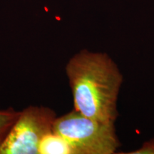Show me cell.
I'll return each instance as SVG.
<instances>
[{"label":"cell","instance_id":"1","mask_svg":"<svg viewBox=\"0 0 154 154\" xmlns=\"http://www.w3.org/2000/svg\"><path fill=\"white\" fill-rule=\"evenodd\" d=\"M66 73L74 110L101 122L114 123L122 76L112 59L84 49L69 59Z\"/></svg>","mask_w":154,"mask_h":154},{"label":"cell","instance_id":"2","mask_svg":"<svg viewBox=\"0 0 154 154\" xmlns=\"http://www.w3.org/2000/svg\"><path fill=\"white\" fill-rule=\"evenodd\" d=\"M53 131L68 141L75 154H112L119 146L114 123L88 118L74 109L57 117Z\"/></svg>","mask_w":154,"mask_h":154},{"label":"cell","instance_id":"3","mask_svg":"<svg viewBox=\"0 0 154 154\" xmlns=\"http://www.w3.org/2000/svg\"><path fill=\"white\" fill-rule=\"evenodd\" d=\"M57 117L49 107L25 108L0 145V154H38L40 141L52 131Z\"/></svg>","mask_w":154,"mask_h":154},{"label":"cell","instance_id":"4","mask_svg":"<svg viewBox=\"0 0 154 154\" xmlns=\"http://www.w3.org/2000/svg\"><path fill=\"white\" fill-rule=\"evenodd\" d=\"M38 154H75L66 139L54 131L44 136L39 146Z\"/></svg>","mask_w":154,"mask_h":154},{"label":"cell","instance_id":"5","mask_svg":"<svg viewBox=\"0 0 154 154\" xmlns=\"http://www.w3.org/2000/svg\"><path fill=\"white\" fill-rule=\"evenodd\" d=\"M20 112L12 108L0 110V145L19 117Z\"/></svg>","mask_w":154,"mask_h":154},{"label":"cell","instance_id":"6","mask_svg":"<svg viewBox=\"0 0 154 154\" xmlns=\"http://www.w3.org/2000/svg\"><path fill=\"white\" fill-rule=\"evenodd\" d=\"M131 154H154V139L147 141L140 149L130 152Z\"/></svg>","mask_w":154,"mask_h":154}]
</instances>
